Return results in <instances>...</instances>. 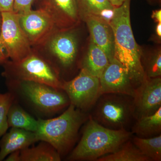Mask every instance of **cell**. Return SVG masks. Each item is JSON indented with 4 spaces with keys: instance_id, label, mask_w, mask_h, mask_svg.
Here are the masks:
<instances>
[{
    "instance_id": "1",
    "label": "cell",
    "mask_w": 161,
    "mask_h": 161,
    "mask_svg": "<svg viewBox=\"0 0 161 161\" xmlns=\"http://www.w3.org/2000/svg\"><path fill=\"white\" fill-rule=\"evenodd\" d=\"M130 2L115 7L110 24L113 30L115 44L114 58L127 70L134 87L146 77L142 64L143 52L136 41L130 20Z\"/></svg>"
},
{
    "instance_id": "2",
    "label": "cell",
    "mask_w": 161,
    "mask_h": 161,
    "mask_svg": "<svg viewBox=\"0 0 161 161\" xmlns=\"http://www.w3.org/2000/svg\"><path fill=\"white\" fill-rule=\"evenodd\" d=\"M82 136L67 160L95 161L115 152L132 138V132L126 130H114L103 126L89 115Z\"/></svg>"
},
{
    "instance_id": "3",
    "label": "cell",
    "mask_w": 161,
    "mask_h": 161,
    "mask_svg": "<svg viewBox=\"0 0 161 161\" xmlns=\"http://www.w3.org/2000/svg\"><path fill=\"white\" fill-rule=\"evenodd\" d=\"M88 117L85 112L70 104L58 117L39 119L37 130L35 133L39 141L50 144L62 156L67 154L74 147L80 127Z\"/></svg>"
},
{
    "instance_id": "4",
    "label": "cell",
    "mask_w": 161,
    "mask_h": 161,
    "mask_svg": "<svg viewBox=\"0 0 161 161\" xmlns=\"http://www.w3.org/2000/svg\"><path fill=\"white\" fill-rule=\"evenodd\" d=\"M9 92L19 97L35 112L44 116L54 115L70 104L63 90L30 81L6 82Z\"/></svg>"
},
{
    "instance_id": "5",
    "label": "cell",
    "mask_w": 161,
    "mask_h": 161,
    "mask_svg": "<svg viewBox=\"0 0 161 161\" xmlns=\"http://www.w3.org/2000/svg\"><path fill=\"white\" fill-rule=\"evenodd\" d=\"M3 66L2 75L6 82L33 81L61 89L63 79L59 72L33 48L25 58L18 61L9 60Z\"/></svg>"
},
{
    "instance_id": "6",
    "label": "cell",
    "mask_w": 161,
    "mask_h": 161,
    "mask_svg": "<svg viewBox=\"0 0 161 161\" xmlns=\"http://www.w3.org/2000/svg\"><path fill=\"white\" fill-rule=\"evenodd\" d=\"M90 116L103 126L114 130H127L134 119L132 96L117 93L100 95Z\"/></svg>"
},
{
    "instance_id": "7",
    "label": "cell",
    "mask_w": 161,
    "mask_h": 161,
    "mask_svg": "<svg viewBox=\"0 0 161 161\" xmlns=\"http://www.w3.org/2000/svg\"><path fill=\"white\" fill-rule=\"evenodd\" d=\"M76 28L65 31L56 30L44 43L36 48L59 72L71 69L75 65L78 51Z\"/></svg>"
},
{
    "instance_id": "8",
    "label": "cell",
    "mask_w": 161,
    "mask_h": 161,
    "mask_svg": "<svg viewBox=\"0 0 161 161\" xmlns=\"http://www.w3.org/2000/svg\"><path fill=\"white\" fill-rule=\"evenodd\" d=\"M61 89L70 104L84 112L92 109L102 95L99 78L83 69L72 80H62Z\"/></svg>"
},
{
    "instance_id": "9",
    "label": "cell",
    "mask_w": 161,
    "mask_h": 161,
    "mask_svg": "<svg viewBox=\"0 0 161 161\" xmlns=\"http://www.w3.org/2000/svg\"><path fill=\"white\" fill-rule=\"evenodd\" d=\"M0 41L5 47L9 59L18 61L29 54L32 48L20 26L18 14L3 12Z\"/></svg>"
},
{
    "instance_id": "10",
    "label": "cell",
    "mask_w": 161,
    "mask_h": 161,
    "mask_svg": "<svg viewBox=\"0 0 161 161\" xmlns=\"http://www.w3.org/2000/svg\"><path fill=\"white\" fill-rule=\"evenodd\" d=\"M18 14L20 26L32 48L40 46L58 30L51 18L42 9H31Z\"/></svg>"
},
{
    "instance_id": "11",
    "label": "cell",
    "mask_w": 161,
    "mask_h": 161,
    "mask_svg": "<svg viewBox=\"0 0 161 161\" xmlns=\"http://www.w3.org/2000/svg\"><path fill=\"white\" fill-rule=\"evenodd\" d=\"M38 9L46 12L58 31H65L77 28L80 19L75 0H37Z\"/></svg>"
},
{
    "instance_id": "12",
    "label": "cell",
    "mask_w": 161,
    "mask_h": 161,
    "mask_svg": "<svg viewBox=\"0 0 161 161\" xmlns=\"http://www.w3.org/2000/svg\"><path fill=\"white\" fill-rule=\"evenodd\" d=\"M134 119L152 115L161 107V78L146 76L135 88L133 96Z\"/></svg>"
},
{
    "instance_id": "13",
    "label": "cell",
    "mask_w": 161,
    "mask_h": 161,
    "mask_svg": "<svg viewBox=\"0 0 161 161\" xmlns=\"http://www.w3.org/2000/svg\"><path fill=\"white\" fill-rule=\"evenodd\" d=\"M102 94L117 93L133 97L135 88L127 70L114 58L99 78Z\"/></svg>"
},
{
    "instance_id": "14",
    "label": "cell",
    "mask_w": 161,
    "mask_h": 161,
    "mask_svg": "<svg viewBox=\"0 0 161 161\" xmlns=\"http://www.w3.org/2000/svg\"><path fill=\"white\" fill-rule=\"evenodd\" d=\"M82 21L86 23L91 40L104 52L110 61L114 58L115 44L113 30L109 22L100 17L86 16Z\"/></svg>"
},
{
    "instance_id": "15",
    "label": "cell",
    "mask_w": 161,
    "mask_h": 161,
    "mask_svg": "<svg viewBox=\"0 0 161 161\" xmlns=\"http://www.w3.org/2000/svg\"><path fill=\"white\" fill-rule=\"evenodd\" d=\"M35 132L11 128L9 132L5 133L0 141V161L14 151L23 150L39 142Z\"/></svg>"
},
{
    "instance_id": "16",
    "label": "cell",
    "mask_w": 161,
    "mask_h": 161,
    "mask_svg": "<svg viewBox=\"0 0 161 161\" xmlns=\"http://www.w3.org/2000/svg\"><path fill=\"white\" fill-rule=\"evenodd\" d=\"M109 63V59L104 52L90 40L80 69H85L91 75L99 78Z\"/></svg>"
},
{
    "instance_id": "17",
    "label": "cell",
    "mask_w": 161,
    "mask_h": 161,
    "mask_svg": "<svg viewBox=\"0 0 161 161\" xmlns=\"http://www.w3.org/2000/svg\"><path fill=\"white\" fill-rule=\"evenodd\" d=\"M81 21L89 15L100 17L110 22L114 14L115 7L108 0H75Z\"/></svg>"
},
{
    "instance_id": "18",
    "label": "cell",
    "mask_w": 161,
    "mask_h": 161,
    "mask_svg": "<svg viewBox=\"0 0 161 161\" xmlns=\"http://www.w3.org/2000/svg\"><path fill=\"white\" fill-rule=\"evenodd\" d=\"M8 125L11 128L36 132L38 126V119L16 103L15 99L9 108L7 115Z\"/></svg>"
},
{
    "instance_id": "19",
    "label": "cell",
    "mask_w": 161,
    "mask_h": 161,
    "mask_svg": "<svg viewBox=\"0 0 161 161\" xmlns=\"http://www.w3.org/2000/svg\"><path fill=\"white\" fill-rule=\"evenodd\" d=\"M37 146L20 151V161H60L61 156L51 145L44 141Z\"/></svg>"
},
{
    "instance_id": "20",
    "label": "cell",
    "mask_w": 161,
    "mask_h": 161,
    "mask_svg": "<svg viewBox=\"0 0 161 161\" xmlns=\"http://www.w3.org/2000/svg\"><path fill=\"white\" fill-rule=\"evenodd\" d=\"M132 134L144 138L159 135L161 132V107L155 113L136 119L132 126Z\"/></svg>"
},
{
    "instance_id": "21",
    "label": "cell",
    "mask_w": 161,
    "mask_h": 161,
    "mask_svg": "<svg viewBox=\"0 0 161 161\" xmlns=\"http://www.w3.org/2000/svg\"><path fill=\"white\" fill-rule=\"evenodd\" d=\"M130 140L123 144L115 152L103 156L97 161H150Z\"/></svg>"
},
{
    "instance_id": "22",
    "label": "cell",
    "mask_w": 161,
    "mask_h": 161,
    "mask_svg": "<svg viewBox=\"0 0 161 161\" xmlns=\"http://www.w3.org/2000/svg\"><path fill=\"white\" fill-rule=\"evenodd\" d=\"M132 142L141 152L150 161H161V135L153 137L134 136Z\"/></svg>"
},
{
    "instance_id": "23",
    "label": "cell",
    "mask_w": 161,
    "mask_h": 161,
    "mask_svg": "<svg viewBox=\"0 0 161 161\" xmlns=\"http://www.w3.org/2000/svg\"><path fill=\"white\" fill-rule=\"evenodd\" d=\"M142 64L147 77L155 78L161 76V47L153 50L147 56L142 54Z\"/></svg>"
},
{
    "instance_id": "24",
    "label": "cell",
    "mask_w": 161,
    "mask_h": 161,
    "mask_svg": "<svg viewBox=\"0 0 161 161\" xmlns=\"http://www.w3.org/2000/svg\"><path fill=\"white\" fill-rule=\"evenodd\" d=\"M15 99V97L11 92L0 94V138L6 133L9 128L7 115Z\"/></svg>"
},
{
    "instance_id": "25",
    "label": "cell",
    "mask_w": 161,
    "mask_h": 161,
    "mask_svg": "<svg viewBox=\"0 0 161 161\" xmlns=\"http://www.w3.org/2000/svg\"><path fill=\"white\" fill-rule=\"evenodd\" d=\"M37 0H14L13 11L19 14L32 9V6Z\"/></svg>"
},
{
    "instance_id": "26",
    "label": "cell",
    "mask_w": 161,
    "mask_h": 161,
    "mask_svg": "<svg viewBox=\"0 0 161 161\" xmlns=\"http://www.w3.org/2000/svg\"><path fill=\"white\" fill-rule=\"evenodd\" d=\"M14 0H0V11H13Z\"/></svg>"
},
{
    "instance_id": "27",
    "label": "cell",
    "mask_w": 161,
    "mask_h": 161,
    "mask_svg": "<svg viewBox=\"0 0 161 161\" xmlns=\"http://www.w3.org/2000/svg\"><path fill=\"white\" fill-rule=\"evenodd\" d=\"M151 40L155 43H161V23H157L155 31L151 37Z\"/></svg>"
},
{
    "instance_id": "28",
    "label": "cell",
    "mask_w": 161,
    "mask_h": 161,
    "mask_svg": "<svg viewBox=\"0 0 161 161\" xmlns=\"http://www.w3.org/2000/svg\"><path fill=\"white\" fill-rule=\"evenodd\" d=\"M9 60V58L6 50L0 41V65H4Z\"/></svg>"
},
{
    "instance_id": "29",
    "label": "cell",
    "mask_w": 161,
    "mask_h": 161,
    "mask_svg": "<svg viewBox=\"0 0 161 161\" xmlns=\"http://www.w3.org/2000/svg\"><path fill=\"white\" fill-rule=\"evenodd\" d=\"M5 161H20V150H17L10 153L6 157Z\"/></svg>"
},
{
    "instance_id": "30",
    "label": "cell",
    "mask_w": 161,
    "mask_h": 161,
    "mask_svg": "<svg viewBox=\"0 0 161 161\" xmlns=\"http://www.w3.org/2000/svg\"><path fill=\"white\" fill-rule=\"evenodd\" d=\"M151 18L155 23H161V9L153 10L151 14Z\"/></svg>"
},
{
    "instance_id": "31",
    "label": "cell",
    "mask_w": 161,
    "mask_h": 161,
    "mask_svg": "<svg viewBox=\"0 0 161 161\" xmlns=\"http://www.w3.org/2000/svg\"><path fill=\"white\" fill-rule=\"evenodd\" d=\"M127 0H108L110 3L114 7H118L121 6Z\"/></svg>"
},
{
    "instance_id": "32",
    "label": "cell",
    "mask_w": 161,
    "mask_h": 161,
    "mask_svg": "<svg viewBox=\"0 0 161 161\" xmlns=\"http://www.w3.org/2000/svg\"><path fill=\"white\" fill-rule=\"evenodd\" d=\"M146 1L151 5H156L157 4H160L161 0H146Z\"/></svg>"
},
{
    "instance_id": "33",
    "label": "cell",
    "mask_w": 161,
    "mask_h": 161,
    "mask_svg": "<svg viewBox=\"0 0 161 161\" xmlns=\"http://www.w3.org/2000/svg\"><path fill=\"white\" fill-rule=\"evenodd\" d=\"M2 12L0 11V33H1V27H2Z\"/></svg>"
}]
</instances>
